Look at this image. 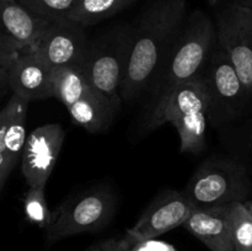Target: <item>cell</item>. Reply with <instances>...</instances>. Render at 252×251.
<instances>
[{
  "mask_svg": "<svg viewBox=\"0 0 252 251\" xmlns=\"http://www.w3.org/2000/svg\"><path fill=\"white\" fill-rule=\"evenodd\" d=\"M187 19L185 0H157L147 7L132 26L125 79L123 101L134 100L161 70Z\"/></svg>",
  "mask_w": 252,
  "mask_h": 251,
  "instance_id": "1",
  "label": "cell"
},
{
  "mask_svg": "<svg viewBox=\"0 0 252 251\" xmlns=\"http://www.w3.org/2000/svg\"><path fill=\"white\" fill-rule=\"evenodd\" d=\"M217 43L216 24L202 10L192 11L161 70L150 86L155 100L159 101L181 84L202 78Z\"/></svg>",
  "mask_w": 252,
  "mask_h": 251,
  "instance_id": "2",
  "label": "cell"
},
{
  "mask_svg": "<svg viewBox=\"0 0 252 251\" xmlns=\"http://www.w3.org/2000/svg\"><path fill=\"white\" fill-rule=\"evenodd\" d=\"M211 106V94L202 76L176 86L157 101L145 127L155 129L171 123L179 133L181 153L198 154L206 148Z\"/></svg>",
  "mask_w": 252,
  "mask_h": 251,
  "instance_id": "3",
  "label": "cell"
},
{
  "mask_svg": "<svg viewBox=\"0 0 252 251\" xmlns=\"http://www.w3.org/2000/svg\"><path fill=\"white\" fill-rule=\"evenodd\" d=\"M132 26L116 27L90 41L81 65L91 88L120 108Z\"/></svg>",
  "mask_w": 252,
  "mask_h": 251,
  "instance_id": "4",
  "label": "cell"
},
{
  "mask_svg": "<svg viewBox=\"0 0 252 251\" xmlns=\"http://www.w3.org/2000/svg\"><path fill=\"white\" fill-rule=\"evenodd\" d=\"M250 192V177L243 164L213 157L194 172L184 193L193 208H209L246 202Z\"/></svg>",
  "mask_w": 252,
  "mask_h": 251,
  "instance_id": "5",
  "label": "cell"
},
{
  "mask_svg": "<svg viewBox=\"0 0 252 251\" xmlns=\"http://www.w3.org/2000/svg\"><path fill=\"white\" fill-rule=\"evenodd\" d=\"M115 199L108 191L95 189L63 202L53 212L47 229L49 243L69 236L97 231L106 226L115 213Z\"/></svg>",
  "mask_w": 252,
  "mask_h": 251,
  "instance_id": "6",
  "label": "cell"
},
{
  "mask_svg": "<svg viewBox=\"0 0 252 251\" xmlns=\"http://www.w3.org/2000/svg\"><path fill=\"white\" fill-rule=\"evenodd\" d=\"M218 43L233 62L252 101V7L234 1L216 17Z\"/></svg>",
  "mask_w": 252,
  "mask_h": 251,
  "instance_id": "7",
  "label": "cell"
},
{
  "mask_svg": "<svg viewBox=\"0 0 252 251\" xmlns=\"http://www.w3.org/2000/svg\"><path fill=\"white\" fill-rule=\"evenodd\" d=\"M89 44L83 26L69 19H61L52 21L31 51L52 69H59L83 65Z\"/></svg>",
  "mask_w": 252,
  "mask_h": 251,
  "instance_id": "8",
  "label": "cell"
},
{
  "mask_svg": "<svg viewBox=\"0 0 252 251\" xmlns=\"http://www.w3.org/2000/svg\"><path fill=\"white\" fill-rule=\"evenodd\" d=\"M65 132L58 123L37 127L27 137L21 157V171L29 187H46L59 159Z\"/></svg>",
  "mask_w": 252,
  "mask_h": 251,
  "instance_id": "9",
  "label": "cell"
},
{
  "mask_svg": "<svg viewBox=\"0 0 252 251\" xmlns=\"http://www.w3.org/2000/svg\"><path fill=\"white\" fill-rule=\"evenodd\" d=\"M203 78L211 94V115L218 110L226 116H236L249 101L245 86L225 49L217 43Z\"/></svg>",
  "mask_w": 252,
  "mask_h": 251,
  "instance_id": "10",
  "label": "cell"
},
{
  "mask_svg": "<svg viewBox=\"0 0 252 251\" xmlns=\"http://www.w3.org/2000/svg\"><path fill=\"white\" fill-rule=\"evenodd\" d=\"M192 211L193 207L186 194L177 191H166L149 204L137 223L128 229L126 235L134 245L157 239L177 226L184 225Z\"/></svg>",
  "mask_w": 252,
  "mask_h": 251,
  "instance_id": "11",
  "label": "cell"
},
{
  "mask_svg": "<svg viewBox=\"0 0 252 251\" xmlns=\"http://www.w3.org/2000/svg\"><path fill=\"white\" fill-rule=\"evenodd\" d=\"M1 96L7 90L27 101L46 100L54 97L53 69L47 65L31 49H24L0 80Z\"/></svg>",
  "mask_w": 252,
  "mask_h": 251,
  "instance_id": "12",
  "label": "cell"
},
{
  "mask_svg": "<svg viewBox=\"0 0 252 251\" xmlns=\"http://www.w3.org/2000/svg\"><path fill=\"white\" fill-rule=\"evenodd\" d=\"M30 101L12 94L0 112V191L22 157L26 144V116Z\"/></svg>",
  "mask_w": 252,
  "mask_h": 251,
  "instance_id": "13",
  "label": "cell"
},
{
  "mask_svg": "<svg viewBox=\"0 0 252 251\" xmlns=\"http://www.w3.org/2000/svg\"><path fill=\"white\" fill-rule=\"evenodd\" d=\"M182 226L211 251H235L231 240L230 204L193 208Z\"/></svg>",
  "mask_w": 252,
  "mask_h": 251,
  "instance_id": "14",
  "label": "cell"
},
{
  "mask_svg": "<svg viewBox=\"0 0 252 251\" xmlns=\"http://www.w3.org/2000/svg\"><path fill=\"white\" fill-rule=\"evenodd\" d=\"M1 34L20 49H33L52 21L25 9L16 0H0Z\"/></svg>",
  "mask_w": 252,
  "mask_h": 251,
  "instance_id": "15",
  "label": "cell"
},
{
  "mask_svg": "<svg viewBox=\"0 0 252 251\" xmlns=\"http://www.w3.org/2000/svg\"><path fill=\"white\" fill-rule=\"evenodd\" d=\"M66 110L75 125L90 133H98L111 125L118 108L93 89Z\"/></svg>",
  "mask_w": 252,
  "mask_h": 251,
  "instance_id": "16",
  "label": "cell"
},
{
  "mask_svg": "<svg viewBox=\"0 0 252 251\" xmlns=\"http://www.w3.org/2000/svg\"><path fill=\"white\" fill-rule=\"evenodd\" d=\"M54 97L66 108L93 90L81 66H65L53 69Z\"/></svg>",
  "mask_w": 252,
  "mask_h": 251,
  "instance_id": "17",
  "label": "cell"
},
{
  "mask_svg": "<svg viewBox=\"0 0 252 251\" xmlns=\"http://www.w3.org/2000/svg\"><path fill=\"white\" fill-rule=\"evenodd\" d=\"M134 0H78L68 19L84 29L112 17Z\"/></svg>",
  "mask_w": 252,
  "mask_h": 251,
  "instance_id": "18",
  "label": "cell"
},
{
  "mask_svg": "<svg viewBox=\"0 0 252 251\" xmlns=\"http://www.w3.org/2000/svg\"><path fill=\"white\" fill-rule=\"evenodd\" d=\"M230 229L235 251H252V213L245 202L230 204Z\"/></svg>",
  "mask_w": 252,
  "mask_h": 251,
  "instance_id": "19",
  "label": "cell"
},
{
  "mask_svg": "<svg viewBox=\"0 0 252 251\" xmlns=\"http://www.w3.org/2000/svg\"><path fill=\"white\" fill-rule=\"evenodd\" d=\"M24 208L27 221L46 230L51 226L53 221V212L49 211L47 204L44 187H29L24 199Z\"/></svg>",
  "mask_w": 252,
  "mask_h": 251,
  "instance_id": "20",
  "label": "cell"
},
{
  "mask_svg": "<svg viewBox=\"0 0 252 251\" xmlns=\"http://www.w3.org/2000/svg\"><path fill=\"white\" fill-rule=\"evenodd\" d=\"M25 9L42 19L57 21L68 19L78 0H16Z\"/></svg>",
  "mask_w": 252,
  "mask_h": 251,
  "instance_id": "21",
  "label": "cell"
},
{
  "mask_svg": "<svg viewBox=\"0 0 252 251\" xmlns=\"http://www.w3.org/2000/svg\"><path fill=\"white\" fill-rule=\"evenodd\" d=\"M134 245L127 235L122 239H110L91 246L88 251H126Z\"/></svg>",
  "mask_w": 252,
  "mask_h": 251,
  "instance_id": "22",
  "label": "cell"
},
{
  "mask_svg": "<svg viewBox=\"0 0 252 251\" xmlns=\"http://www.w3.org/2000/svg\"><path fill=\"white\" fill-rule=\"evenodd\" d=\"M132 251H176L175 248L170 244L164 243V241L152 240L142 241V243H138L135 245L132 246Z\"/></svg>",
  "mask_w": 252,
  "mask_h": 251,
  "instance_id": "23",
  "label": "cell"
},
{
  "mask_svg": "<svg viewBox=\"0 0 252 251\" xmlns=\"http://www.w3.org/2000/svg\"><path fill=\"white\" fill-rule=\"evenodd\" d=\"M238 2H240V4L245 5V6H249V7H252V0H236Z\"/></svg>",
  "mask_w": 252,
  "mask_h": 251,
  "instance_id": "24",
  "label": "cell"
},
{
  "mask_svg": "<svg viewBox=\"0 0 252 251\" xmlns=\"http://www.w3.org/2000/svg\"><path fill=\"white\" fill-rule=\"evenodd\" d=\"M208 1H209V4H211V6H217L220 0H208Z\"/></svg>",
  "mask_w": 252,
  "mask_h": 251,
  "instance_id": "25",
  "label": "cell"
},
{
  "mask_svg": "<svg viewBox=\"0 0 252 251\" xmlns=\"http://www.w3.org/2000/svg\"><path fill=\"white\" fill-rule=\"evenodd\" d=\"M245 203H246V206L249 207V209H250L251 213H252V201H246Z\"/></svg>",
  "mask_w": 252,
  "mask_h": 251,
  "instance_id": "26",
  "label": "cell"
},
{
  "mask_svg": "<svg viewBox=\"0 0 252 251\" xmlns=\"http://www.w3.org/2000/svg\"><path fill=\"white\" fill-rule=\"evenodd\" d=\"M126 251H132V248H130V249H128V250H126Z\"/></svg>",
  "mask_w": 252,
  "mask_h": 251,
  "instance_id": "27",
  "label": "cell"
}]
</instances>
